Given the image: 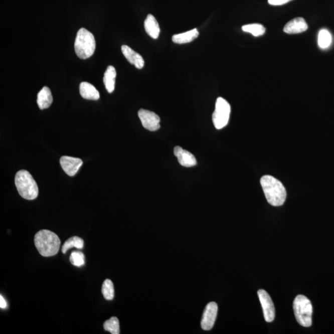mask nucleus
I'll list each match as a JSON object with an SVG mask.
<instances>
[{"instance_id":"nucleus-16","label":"nucleus","mask_w":334,"mask_h":334,"mask_svg":"<svg viewBox=\"0 0 334 334\" xmlns=\"http://www.w3.org/2000/svg\"><path fill=\"white\" fill-rule=\"evenodd\" d=\"M37 102L41 110L46 109L50 107L53 102V97L49 87L45 86L39 92Z\"/></svg>"},{"instance_id":"nucleus-21","label":"nucleus","mask_w":334,"mask_h":334,"mask_svg":"<svg viewBox=\"0 0 334 334\" xmlns=\"http://www.w3.org/2000/svg\"><path fill=\"white\" fill-rule=\"evenodd\" d=\"M242 30L245 33L252 34L254 37L263 36L266 33V29L264 26L260 25V24H250V25L243 26Z\"/></svg>"},{"instance_id":"nucleus-24","label":"nucleus","mask_w":334,"mask_h":334,"mask_svg":"<svg viewBox=\"0 0 334 334\" xmlns=\"http://www.w3.org/2000/svg\"><path fill=\"white\" fill-rule=\"evenodd\" d=\"M71 263L74 266L81 267L85 263V257L84 254L79 251H74L70 256Z\"/></svg>"},{"instance_id":"nucleus-5","label":"nucleus","mask_w":334,"mask_h":334,"mask_svg":"<svg viewBox=\"0 0 334 334\" xmlns=\"http://www.w3.org/2000/svg\"><path fill=\"white\" fill-rule=\"evenodd\" d=\"M293 310L297 322L303 327L312 325V306L305 296L299 295L293 301Z\"/></svg>"},{"instance_id":"nucleus-22","label":"nucleus","mask_w":334,"mask_h":334,"mask_svg":"<svg viewBox=\"0 0 334 334\" xmlns=\"http://www.w3.org/2000/svg\"><path fill=\"white\" fill-rule=\"evenodd\" d=\"M103 328L106 331L112 334L120 333V322L117 317H111L110 319L106 320L103 324Z\"/></svg>"},{"instance_id":"nucleus-4","label":"nucleus","mask_w":334,"mask_h":334,"mask_svg":"<svg viewBox=\"0 0 334 334\" xmlns=\"http://www.w3.org/2000/svg\"><path fill=\"white\" fill-rule=\"evenodd\" d=\"M96 43L94 35L88 30L84 28L79 29L77 33L74 50L79 58L85 60L94 54Z\"/></svg>"},{"instance_id":"nucleus-2","label":"nucleus","mask_w":334,"mask_h":334,"mask_svg":"<svg viewBox=\"0 0 334 334\" xmlns=\"http://www.w3.org/2000/svg\"><path fill=\"white\" fill-rule=\"evenodd\" d=\"M34 243L37 250L44 257L56 255L61 245V241L57 235L48 230L37 232L34 237Z\"/></svg>"},{"instance_id":"nucleus-26","label":"nucleus","mask_w":334,"mask_h":334,"mask_svg":"<svg viewBox=\"0 0 334 334\" xmlns=\"http://www.w3.org/2000/svg\"><path fill=\"white\" fill-rule=\"evenodd\" d=\"M0 307L2 309L7 308V303L2 295H0Z\"/></svg>"},{"instance_id":"nucleus-25","label":"nucleus","mask_w":334,"mask_h":334,"mask_svg":"<svg viewBox=\"0 0 334 334\" xmlns=\"http://www.w3.org/2000/svg\"><path fill=\"white\" fill-rule=\"evenodd\" d=\"M293 0H268V4L272 6H281Z\"/></svg>"},{"instance_id":"nucleus-6","label":"nucleus","mask_w":334,"mask_h":334,"mask_svg":"<svg viewBox=\"0 0 334 334\" xmlns=\"http://www.w3.org/2000/svg\"><path fill=\"white\" fill-rule=\"evenodd\" d=\"M231 107L229 103L224 98L219 97L216 102V107L213 114L214 126L217 129H221L229 123Z\"/></svg>"},{"instance_id":"nucleus-9","label":"nucleus","mask_w":334,"mask_h":334,"mask_svg":"<svg viewBox=\"0 0 334 334\" xmlns=\"http://www.w3.org/2000/svg\"><path fill=\"white\" fill-rule=\"evenodd\" d=\"M218 306L215 302H211L206 306L204 309L202 320H201V327L204 330H209L213 328L215 322H216Z\"/></svg>"},{"instance_id":"nucleus-13","label":"nucleus","mask_w":334,"mask_h":334,"mask_svg":"<svg viewBox=\"0 0 334 334\" xmlns=\"http://www.w3.org/2000/svg\"><path fill=\"white\" fill-rule=\"evenodd\" d=\"M121 51L126 60L131 64L134 65L135 67L137 69H142L144 67V60L138 53L134 51L131 48L124 46V45L121 47Z\"/></svg>"},{"instance_id":"nucleus-19","label":"nucleus","mask_w":334,"mask_h":334,"mask_svg":"<svg viewBox=\"0 0 334 334\" xmlns=\"http://www.w3.org/2000/svg\"><path fill=\"white\" fill-rule=\"evenodd\" d=\"M332 42V37L331 34L327 29H322L318 35V45L320 49H328Z\"/></svg>"},{"instance_id":"nucleus-14","label":"nucleus","mask_w":334,"mask_h":334,"mask_svg":"<svg viewBox=\"0 0 334 334\" xmlns=\"http://www.w3.org/2000/svg\"><path fill=\"white\" fill-rule=\"evenodd\" d=\"M79 92L82 97L85 99L97 100L99 99L100 94L97 89L92 84L83 82L79 86Z\"/></svg>"},{"instance_id":"nucleus-10","label":"nucleus","mask_w":334,"mask_h":334,"mask_svg":"<svg viewBox=\"0 0 334 334\" xmlns=\"http://www.w3.org/2000/svg\"><path fill=\"white\" fill-rule=\"evenodd\" d=\"M83 164V161L79 158L63 156L60 158L61 166L65 173L70 177L75 176Z\"/></svg>"},{"instance_id":"nucleus-1","label":"nucleus","mask_w":334,"mask_h":334,"mask_svg":"<svg viewBox=\"0 0 334 334\" xmlns=\"http://www.w3.org/2000/svg\"><path fill=\"white\" fill-rule=\"evenodd\" d=\"M261 185L267 202L273 206H280L287 198L284 186L279 180L270 176H265L261 179Z\"/></svg>"},{"instance_id":"nucleus-11","label":"nucleus","mask_w":334,"mask_h":334,"mask_svg":"<svg viewBox=\"0 0 334 334\" xmlns=\"http://www.w3.org/2000/svg\"><path fill=\"white\" fill-rule=\"evenodd\" d=\"M174 155L177 157L180 165L185 167H192L197 165V161L193 153L181 147L174 148Z\"/></svg>"},{"instance_id":"nucleus-3","label":"nucleus","mask_w":334,"mask_h":334,"mask_svg":"<svg viewBox=\"0 0 334 334\" xmlns=\"http://www.w3.org/2000/svg\"><path fill=\"white\" fill-rule=\"evenodd\" d=\"M15 185L19 194L27 200H34L39 195V188L35 180L25 170L17 172L15 177Z\"/></svg>"},{"instance_id":"nucleus-20","label":"nucleus","mask_w":334,"mask_h":334,"mask_svg":"<svg viewBox=\"0 0 334 334\" xmlns=\"http://www.w3.org/2000/svg\"><path fill=\"white\" fill-rule=\"evenodd\" d=\"M83 249L84 247V240L78 237H73L65 241L62 246V253L65 254L70 249L73 248Z\"/></svg>"},{"instance_id":"nucleus-15","label":"nucleus","mask_w":334,"mask_h":334,"mask_svg":"<svg viewBox=\"0 0 334 334\" xmlns=\"http://www.w3.org/2000/svg\"><path fill=\"white\" fill-rule=\"evenodd\" d=\"M144 28L148 36L154 39H158L160 33L157 21L152 15H148L144 21Z\"/></svg>"},{"instance_id":"nucleus-23","label":"nucleus","mask_w":334,"mask_h":334,"mask_svg":"<svg viewBox=\"0 0 334 334\" xmlns=\"http://www.w3.org/2000/svg\"><path fill=\"white\" fill-rule=\"evenodd\" d=\"M102 293L103 297L107 300L111 301L115 295V290L112 281L110 279H106L103 283L102 287Z\"/></svg>"},{"instance_id":"nucleus-8","label":"nucleus","mask_w":334,"mask_h":334,"mask_svg":"<svg viewBox=\"0 0 334 334\" xmlns=\"http://www.w3.org/2000/svg\"><path fill=\"white\" fill-rule=\"evenodd\" d=\"M138 116L142 126L148 131H155L160 128V117L153 111L140 109Z\"/></svg>"},{"instance_id":"nucleus-7","label":"nucleus","mask_w":334,"mask_h":334,"mask_svg":"<svg viewBox=\"0 0 334 334\" xmlns=\"http://www.w3.org/2000/svg\"><path fill=\"white\" fill-rule=\"evenodd\" d=\"M258 295L261 302L264 319L267 322H271L275 319V311L274 304L268 293L264 290H259Z\"/></svg>"},{"instance_id":"nucleus-12","label":"nucleus","mask_w":334,"mask_h":334,"mask_svg":"<svg viewBox=\"0 0 334 334\" xmlns=\"http://www.w3.org/2000/svg\"><path fill=\"white\" fill-rule=\"evenodd\" d=\"M307 28L308 26L306 21L303 18L298 17L293 19L286 24L283 31L288 34H296L303 33L307 30Z\"/></svg>"},{"instance_id":"nucleus-18","label":"nucleus","mask_w":334,"mask_h":334,"mask_svg":"<svg viewBox=\"0 0 334 334\" xmlns=\"http://www.w3.org/2000/svg\"><path fill=\"white\" fill-rule=\"evenodd\" d=\"M116 71L113 66H108L103 76V84L108 93H112L115 90Z\"/></svg>"},{"instance_id":"nucleus-17","label":"nucleus","mask_w":334,"mask_h":334,"mask_svg":"<svg viewBox=\"0 0 334 334\" xmlns=\"http://www.w3.org/2000/svg\"><path fill=\"white\" fill-rule=\"evenodd\" d=\"M199 36V32L197 29L185 32L184 33L176 34L172 37V41L177 44H184L190 43L194 41Z\"/></svg>"}]
</instances>
